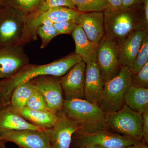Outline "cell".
<instances>
[{"label": "cell", "instance_id": "6da1fadb", "mask_svg": "<svg viewBox=\"0 0 148 148\" xmlns=\"http://www.w3.org/2000/svg\"><path fill=\"white\" fill-rule=\"evenodd\" d=\"M81 61L79 56L73 53L48 64H28L13 76L0 81V106L9 105L12 94L18 85L41 76H63Z\"/></svg>", "mask_w": 148, "mask_h": 148}, {"label": "cell", "instance_id": "7a4b0ae2", "mask_svg": "<svg viewBox=\"0 0 148 148\" xmlns=\"http://www.w3.org/2000/svg\"><path fill=\"white\" fill-rule=\"evenodd\" d=\"M135 8L104 11V36L115 41L119 45L133 32L148 29L144 14H138Z\"/></svg>", "mask_w": 148, "mask_h": 148}, {"label": "cell", "instance_id": "3957f363", "mask_svg": "<svg viewBox=\"0 0 148 148\" xmlns=\"http://www.w3.org/2000/svg\"><path fill=\"white\" fill-rule=\"evenodd\" d=\"M62 111L70 119L77 123L78 132L91 133L108 130L104 111L100 106L85 99L65 100Z\"/></svg>", "mask_w": 148, "mask_h": 148}, {"label": "cell", "instance_id": "277c9868", "mask_svg": "<svg viewBox=\"0 0 148 148\" xmlns=\"http://www.w3.org/2000/svg\"><path fill=\"white\" fill-rule=\"evenodd\" d=\"M105 123L107 129L111 132L143 143L142 114L125 104L116 112L106 113Z\"/></svg>", "mask_w": 148, "mask_h": 148}, {"label": "cell", "instance_id": "5b68a950", "mask_svg": "<svg viewBox=\"0 0 148 148\" xmlns=\"http://www.w3.org/2000/svg\"><path fill=\"white\" fill-rule=\"evenodd\" d=\"M132 76L129 68L121 66L117 75L105 83L100 107L105 113L116 112L124 106L125 95L132 84Z\"/></svg>", "mask_w": 148, "mask_h": 148}, {"label": "cell", "instance_id": "8992f818", "mask_svg": "<svg viewBox=\"0 0 148 148\" xmlns=\"http://www.w3.org/2000/svg\"><path fill=\"white\" fill-rule=\"evenodd\" d=\"M27 15L16 10L3 7L0 10V47L24 42Z\"/></svg>", "mask_w": 148, "mask_h": 148}, {"label": "cell", "instance_id": "52a82bcc", "mask_svg": "<svg viewBox=\"0 0 148 148\" xmlns=\"http://www.w3.org/2000/svg\"><path fill=\"white\" fill-rule=\"evenodd\" d=\"M143 142L111 132L108 130L91 133L75 132L72 138L73 148H85L96 146L101 148H125Z\"/></svg>", "mask_w": 148, "mask_h": 148}, {"label": "cell", "instance_id": "ba28073f", "mask_svg": "<svg viewBox=\"0 0 148 148\" xmlns=\"http://www.w3.org/2000/svg\"><path fill=\"white\" fill-rule=\"evenodd\" d=\"M76 10L64 7L54 8L46 11L27 16L25 33V44L37 40V28L42 24L52 25L75 19L80 13Z\"/></svg>", "mask_w": 148, "mask_h": 148}, {"label": "cell", "instance_id": "9c48e42d", "mask_svg": "<svg viewBox=\"0 0 148 148\" xmlns=\"http://www.w3.org/2000/svg\"><path fill=\"white\" fill-rule=\"evenodd\" d=\"M97 63L105 83L117 75L121 66L116 42L104 36L98 46Z\"/></svg>", "mask_w": 148, "mask_h": 148}, {"label": "cell", "instance_id": "30bf717a", "mask_svg": "<svg viewBox=\"0 0 148 148\" xmlns=\"http://www.w3.org/2000/svg\"><path fill=\"white\" fill-rule=\"evenodd\" d=\"M60 77L44 75L30 81L42 95L51 112L56 114L63 110L65 101Z\"/></svg>", "mask_w": 148, "mask_h": 148}, {"label": "cell", "instance_id": "8fae6325", "mask_svg": "<svg viewBox=\"0 0 148 148\" xmlns=\"http://www.w3.org/2000/svg\"><path fill=\"white\" fill-rule=\"evenodd\" d=\"M24 45L18 44L0 47V79L13 76L29 64Z\"/></svg>", "mask_w": 148, "mask_h": 148}, {"label": "cell", "instance_id": "7c38bea8", "mask_svg": "<svg viewBox=\"0 0 148 148\" xmlns=\"http://www.w3.org/2000/svg\"><path fill=\"white\" fill-rule=\"evenodd\" d=\"M57 114L58 119L55 124L45 130L49 140V148H71L73 135L78 130L77 124L62 110Z\"/></svg>", "mask_w": 148, "mask_h": 148}, {"label": "cell", "instance_id": "4fadbf2b", "mask_svg": "<svg viewBox=\"0 0 148 148\" xmlns=\"http://www.w3.org/2000/svg\"><path fill=\"white\" fill-rule=\"evenodd\" d=\"M2 140L14 143L19 148H49L48 137L45 130H21L0 132Z\"/></svg>", "mask_w": 148, "mask_h": 148}, {"label": "cell", "instance_id": "5bb4252c", "mask_svg": "<svg viewBox=\"0 0 148 148\" xmlns=\"http://www.w3.org/2000/svg\"><path fill=\"white\" fill-rule=\"evenodd\" d=\"M86 64L81 61L60 77L65 100L84 99V85Z\"/></svg>", "mask_w": 148, "mask_h": 148}, {"label": "cell", "instance_id": "9a60e30c", "mask_svg": "<svg viewBox=\"0 0 148 148\" xmlns=\"http://www.w3.org/2000/svg\"><path fill=\"white\" fill-rule=\"evenodd\" d=\"M105 82L97 61L86 64L84 85V99L100 106L103 98Z\"/></svg>", "mask_w": 148, "mask_h": 148}, {"label": "cell", "instance_id": "2e32d148", "mask_svg": "<svg viewBox=\"0 0 148 148\" xmlns=\"http://www.w3.org/2000/svg\"><path fill=\"white\" fill-rule=\"evenodd\" d=\"M74 20L89 40L98 46L105 35L103 12H80Z\"/></svg>", "mask_w": 148, "mask_h": 148}, {"label": "cell", "instance_id": "e0dca14e", "mask_svg": "<svg viewBox=\"0 0 148 148\" xmlns=\"http://www.w3.org/2000/svg\"><path fill=\"white\" fill-rule=\"evenodd\" d=\"M148 29H139L132 33L119 45V59L121 66L130 69L138 55Z\"/></svg>", "mask_w": 148, "mask_h": 148}, {"label": "cell", "instance_id": "ac0fdd59", "mask_svg": "<svg viewBox=\"0 0 148 148\" xmlns=\"http://www.w3.org/2000/svg\"><path fill=\"white\" fill-rule=\"evenodd\" d=\"M26 129L43 130L24 119L10 104L5 106H0V132Z\"/></svg>", "mask_w": 148, "mask_h": 148}, {"label": "cell", "instance_id": "d6986e66", "mask_svg": "<svg viewBox=\"0 0 148 148\" xmlns=\"http://www.w3.org/2000/svg\"><path fill=\"white\" fill-rule=\"evenodd\" d=\"M71 35L75 44V53L79 56L86 64L97 61L98 46L88 38L82 27L77 25Z\"/></svg>", "mask_w": 148, "mask_h": 148}, {"label": "cell", "instance_id": "ffe728a7", "mask_svg": "<svg viewBox=\"0 0 148 148\" xmlns=\"http://www.w3.org/2000/svg\"><path fill=\"white\" fill-rule=\"evenodd\" d=\"M15 111L27 121L43 130L53 127L58 119V115L52 112L36 110L26 107Z\"/></svg>", "mask_w": 148, "mask_h": 148}, {"label": "cell", "instance_id": "44dd1931", "mask_svg": "<svg viewBox=\"0 0 148 148\" xmlns=\"http://www.w3.org/2000/svg\"><path fill=\"white\" fill-rule=\"evenodd\" d=\"M124 102L130 108L142 114L148 112V88L131 84L125 95Z\"/></svg>", "mask_w": 148, "mask_h": 148}, {"label": "cell", "instance_id": "7402d4cb", "mask_svg": "<svg viewBox=\"0 0 148 148\" xmlns=\"http://www.w3.org/2000/svg\"><path fill=\"white\" fill-rule=\"evenodd\" d=\"M35 87L31 81L18 85L14 90L11 96L10 105L14 110L26 107L27 101Z\"/></svg>", "mask_w": 148, "mask_h": 148}, {"label": "cell", "instance_id": "603a6c76", "mask_svg": "<svg viewBox=\"0 0 148 148\" xmlns=\"http://www.w3.org/2000/svg\"><path fill=\"white\" fill-rule=\"evenodd\" d=\"M45 0H0L4 7L14 9L27 16L37 13Z\"/></svg>", "mask_w": 148, "mask_h": 148}, {"label": "cell", "instance_id": "cb8c5ba5", "mask_svg": "<svg viewBox=\"0 0 148 148\" xmlns=\"http://www.w3.org/2000/svg\"><path fill=\"white\" fill-rule=\"evenodd\" d=\"M81 12H103L108 9L105 0H70Z\"/></svg>", "mask_w": 148, "mask_h": 148}, {"label": "cell", "instance_id": "d4e9b609", "mask_svg": "<svg viewBox=\"0 0 148 148\" xmlns=\"http://www.w3.org/2000/svg\"><path fill=\"white\" fill-rule=\"evenodd\" d=\"M148 62V35L144 40L130 69L132 75H136Z\"/></svg>", "mask_w": 148, "mask_h": 148}, {"label": "cell", "instance_id": "484cf974", "mask_svg": "<svg viewBox=\"0 0 148 148\" xmlns=\"http://www.w3.org/2000/svg\"><path fill=\"white\" fill-rule=\"evenodd\" d=\"M36 34L42 40L40 48L43 49L48 45L51 40L58 34L53 25L42 24L37 28Z\"/></svg>", "mask_w": 148, "mask_h": 148}, {"label": "cell", "instance_id": "4316f807", "mask_svg": "<svg viewBox=\"0 0 148 148\" xmlns=\"http://www.w3.org/2000/svg\"><path fill=\"white\" fill-rule=\"evenodd\" d=\"M26 107L36 110L51 112L42 95L35 88L27 101Z\"/></svg>", "mask_w": 148, "mask_h": 148}, {"label": "cell", "instance_id": "83f0119b", "mask_svg": "<svg viewBox=\"0 0 148 148\" xmlns=\"http://www.w3.org/2000/svg\"><path fill=\"white\" fill-rule=\"evenodd\" d=\"M132 85L136 87L148 88V62L136 75L132 76Z\"/></svg>", "mask_w": 148, "mask_h": 148}, {"label": "cell", "instance_id": "f1b7e54d", "mask_svg": "<svg viewBox=\"0 0 148 148\" xmlns=\"http://www.w3.org/2000/svg\"><path fill=\"white\" fill-rule=\"evenodd\" d=\"M59 7H64L77 10L70 0H45L44 2L36 13H42L50 9Z\"/></svg>", "mask_w": 148, "mask_h": 148}, {"label": "cell", "instance_id": "f546056e", "mask_svg": "<svg viewBox=\"0 0 148 148\" xmlns=\"http://www.w3.org/2000/svg\"><path fill=\"white\" fill-rule=\"evenodd\" d=\"M53 25L58 35L71 34L72 32L77 26V24L74 19L60 23H54Z\"/></svg>", "mask_w": 148, "mask_h": 148}, {"label": "cell", "instance_id": "4dcf8cb0", "mask_svg": "<svg viewBox=\"0 0 148 148\" xmlns=\"http://www.w3.org/2000/svg\"><path fill=\"white\" fill-rule=\"evenodd\" d=\"M142 116L143 119V143L147 145L148 143V112L143 114Z\"/></svg>", "mask_w": 148, "mask_h": 148}, {"label": "cell", "instance_id": "1f68e13d", "mask_svg": "<svg viewBox=\"0 0 148 148\" xmlns=\"http://www.w3.org/2000/svg\"><path fill=\"white\" fill-rule=\"evenodd\" d=\"M143 0H123L120 9H127L137 7L143 2Z\"/></svg>", "mask_w": 148, "mask_h": 148}, {"label": "cell", "instance_id": "d6a6232c", "mask_svg": "<svg viewBox=\"0 0 148 148\" xmlns=\"http://www.w3.org/2000/svg\"><path fill=\"white\" fill-rule=\"evenodd\" d=\"M108 9L116 10L119 9L122 4L123 0H105Z\"/></svg>", "mask_w": 148, "mask_h": 148}, {"label": "cell", "instance_id": "836d02e7", "mask_svg": "<svg viewBox=\"0 0 148 148\" xmlns=\"http://www.w3.org/2000/svg\"><path fill=\"white\" fill-rule=\"evenodd\" d=\"M144 12L146 25L148 27V0H143Z\"/></svg>", "mask_w": 148, "mask_h": 148}, {"label": "cell", "instance_id": "e575fe53", "mask_svg": "<svg viewBox=\"0 0 148 148\" xmlns=\"http://www.w3.org/2000/svg\"><path fill=\"white\" fill-rule=\"evenodd\" d=\"M125 148H148L147 145L144 143H140L136 145L128 146Z\"/></svg>", "mask_w": 148, "mask_h": 148}, {"label": "cell", "instance_id": "d590c367", "mask_svg": "<svg viewBox=\"0 0 148 148\" xmlns=\"http://www.w3.org/2000/svg\"><path fill=\"white\" fill-rule=\"evenodd\" d=\"M6 143V142L3 140L0 141V148H6L5 146Z\"/></svg>", "mask_w": 148, "mask_h": 148}, {"label": "cell", "instance_id": "8d00e7d4", "mask_svg": "<svg viewBox=\"0 0 148 148\" xmlns=\"http://www.w3.org/2000/svg\"><path fill=\"white\" fill-rule=\"evenodd\" d=\"M85 148H101L99 147H96V146H90V147H87Z\"/></svg>", "mask_w": 148, "mask_h": 148}, {"label": "cell", "instance_id": "74e56055", "mask_svg": "<svg viewBox=\"0 0 148 148\" xmlns=\"http://www.w3.org/2000/svg\"><path fill=\"white\" fill-rule=\"evenodd\" d=\"M3 7H4L3 6L2 4L1 3V2H0V10H1Z\"/></svg>", "mask_w": 148, "mask_h": 148}, {"label": "cell", "instance_id": "f35d334b", "mask_svg": "<svg viewBox=\"0 0 148 148\" xmlns=\"http://www.w3.org/2000/svg\"><path fill=\"white\" fill-rule=\"evenodd\" d=\"M2 141V139L1 138V137H0V141Z\"/></svg>", "mask_w": 148, "mask_h": 148}]
</instances>
